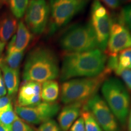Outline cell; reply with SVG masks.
<instances>
[{
  "mask_svg": "<svg viewBox=\"0 0 131 131\" xmlns=\"http://www.w3.org/2000/svg\"><path fill=\"white\" fill-rule=\"evenodd\" d=\"M107 55L99 49L80 53H68L63 57L60 72V80L95 77L103 72Z\"/></svg>",
  "mask_w": 131,
  "mask_h": 131,
  "instance_id": "6da1fadb",
  "label": "cell"
},
{
  "mask_svg": "<svg viewBox=\"0 0 131 131\" xmlns=\"http://www.w3.org/2000/svg\"><path fill=\"white\" fill-rule=\"evenodd\" d=\"M58 57L52 49L45 46L34 49L27 55L23 78L24 81L42 83L54 80L60 75Z\"/></svg>",
  "mask_w": 131,
  "mask_h": 131,
  "instance_id": "7a4b0ae2",
  "label": "cell"
},
{
  "mask_svg": "<svg viewBox=\"0 0 131 131\" xmlns=\"http://www.w3.org/2000/svg\"><path fill=\"white\" fill-rule=\"evenodd\" d=\"M59 45L67 53L91 51L98 47L95 34L90 22L70 26L62 34Z\"/></svg>",
  "mask_w": 131,
  "mask_h": 131,
  "instance_id": "3957f363",
  "label": "cell"
},
{
  "mask_svg": "<svg viewBox=\"0 0 131 131\" xmlns=\"http://www.w3.org/2000/svg\"><path fill=\"white\" fill-rule=\"evenodd\" d=\"M101 93L104 101L123 126L126 123L130 107L128 90L119 79L106 78L101 84Z\"/></svg>",
  "mask_w": 131,
  "mask_h": 131,
  "instance_id": "277c9868",
  "label": "cell"
},
{
  "mask_svg": "<svg viewBox=\"0 0 131 131\" xmlns=\"http://www.w3.org/2000/svg\"><path fill=\"white\" fill-rule=\"evenodd\" d=\"M109 75L105 71L95 77L73 78L64 81L61 86V100L65 104L85 103L95 94Z\"/></svg>",
  "mask_w": 131,
  "mask_h": 131,
  "instance_id": "5b68a950",
  "label": "cell"
},
{
  "mask_svg": "<svg viewBox=\"0 0 131 131\" xmlns=\"http://www.w3.org/2000/svg\"><path fill=\"white\" fill-rule=\"evenodd\" d=\"M91 0H50L48 34L50 35L64 27L83 11Z\"/></svg>",
  "mask_w": 131,
  "mask_h": 131,
  "instance_id": "8992f818",
  "label": "cell"
},
{
  "mask_svg": "<svg viewBox=\"0 0 131 131\" xmlns=\"http://www.w3.org/2000/svg\"><path fill=\"white\" fill-rule=\"evenodd\" d=\"M97 40L98 47L104 52L107 49L110 35L112 18L100 0H94L91 6V21Z\"/></svg>",
  "mask_w": 131,
  "mask_h": 131,
  "instance_id": "52a82bcc",
  "label": "cell"
},
{
  "mask_svg": "<svg viewBox=\"0 0 131 131\" xmlns=\"http://www.w3.org/2000/svg\"><path fill=\"white\" fill-rule=\"evenodd\" d=\"M83 108L93 115L103 131H120L119 122L99 94H95L89 98L84 103Z\"/></svg>",
  "mask_w": 131,
  "mask_h": 131,
  "instance_id": "ba28073f",
  "label": "cell"
},
{
  "mask_svg": "<svg viewBox=\"0 0 131 131\" xmlns=\"http://www.w3.org/2000/svg\"><path fill=\"white\" fill-rule=\"evenodd\" d=\"M60 109V104L55 102H41L29 107L15 106V111L19 118L32 124H41L50 120L58 114Z\"/></svg>",
  "mask_w": 131,
  "mask_h": 131,
  "instance_id": "9c48e42d",
  "label": "cell"
},
{
  "mask_svg": "<svg viewBox=\"0 0 131 131\" xmlns=\"http://www.w3.org/2000/svg\"><path fill=\"white\" fill-rule=\"evenodd\" d=\"M49 16L50 7L46 0H30L26 11V25L32 34L41 35L46 29Z\"/></svg>",
  "mask_w": 131,
  "mask_h": 131,
  "instance_id": "30bf717a",
  "label": "cell"
},
{
  "mask_svg": "<svg viewBox=\"0 0 131 131\" xmlns=\"http://www.w3.org/2000/svg\"><path fill=\"white\" fill-rule=\"evenodd\" d=\"M131 47V32L122 20L120 16L112 18L110 35L107 42L108 55L118 54Z\"/></svg>",
  "mask_w": 131,
  "mask_h": 131,
  "instance_id": "8fae6325",
  "label": "cell"
},
{
  "mask_svg": "<svg viewBox=\"0 0 131 131\" xmlns=\"http://www.w3.org/2000/svg\"><path fill=\"white\" fill-rule=\"evenodd\" d=\"M41 83L26 81L19 88L16 106L22 107L34 106L41 102Z\"/></svg>",
  "mask_w": 131,
  "mask_h": 131,
  "instance_id": "7c38bea8",
  "label": "cell"
},
{
  "mask_svg": "<svg viewBox=\"0 0 131 131\" xmlns=\"http://www.w3.org/2000/svg\"><path fill=\"white\" fill-rule=\"evenodd\" d=\"M32 34L23 21L18 23L15 34L12 37L7 48V54L16 52H24L32 39Z\"/></svg>",
  "mask_w": 131,
  "mask_h": 131,
  "instance_id": "4fadbf2b",
  "label": "cell"
},
{
  "mask_svg": "<svg viewBox=\"0 0 131 131\" xmlns=\"http://www.w3.org/2000/svg\"><path fill=\"white\" fill-rule=\"evenodd\" d=\"M84 103H74L66 104L60 111L58 123L63 131H68L81 115Z\"/></svg>",
  "mask_w": 131,
  "mask_h": 131,
  "instance_id": "5bb4252c",
  "label": "cell"
},
{
  "mask_svg": "<svg viewBox=\"0 0 131 131\" xmlns=\"http://www.w3.org/2000/svg\"><path fill=\"white\" fill-rule=\"evenodd\" d=\"M0 69L3 73V78L7 89L8 96H14L19 89V69H13L8 67L3 62L2 58H0Z\"/></svg>",
  "mask_w": 131,
  "mask_h": 131,
  "instance_id": "9a60e30c",
  "label": "cell"
},
{
  "mask_svg": "<svg viewBox=\"0 0 131 131\" xmlns=\"http://www.w3.org/2000/svg\"><path fill=\"white\" fill-rule=\"evenodd\" d=\"M17 20L14 16L7 15L0 19V40L6 44L14 35L17 29Z\"/></svg>",
  "mask_w": 131,
  "mask_h": 131,
  "instance_id": "2e32d148",
  "label": "cell"
},
{
  "mask_svg": "<svg viewBox=\"0 0 131 131\" xmlns=\"http://www.w3.org/2000/svg\"><path fill=\"white\" fill-rule=\"evenodd\" d=\"M60 94V87L58 82L50 80L42 83L41 96L43 102L53 103L58 99Z\"/></svg>",
  "mask_w": 131,
  "mask_h": 131,
  "instance_id": "e0dca14e",
  "label": "cell"
},
{
  "mask_svg": "<svg viewBox=\"0 0 131 131\" xmlns=\"http://www.w3.org/2000/svg\"><path fill=\"white\" fill-rule=\"evenodd\" d=\"M126 69H131V47L119 52L118 67L115 73L119 76L122 71Z\"/></svg>",
  "mask_w": 131,
  "mask_h": 131,
  "instance_id": "ac0fdd59",
  "label": "cell"
},
{
  "mask_svg": "<svg viewBox=\"0 0 131 131\" xmlns=\"http://www.w3.org/2000/svg\"><path fill=\"white\" fill-rule=\"evenodd\" d=\"M19 118L15 111H14L12 104L0 109V123L10 127L13 123Z\"/></svg>",
  "mask_w": 131,
  "mask_h": 131,
  "instance_id": "d6986e66",
  "label": "cell"
},
{
  "mask_svg": "<svg viewBox=\"0 0 131 131\" xmlns=\"http://www.w3.org/2000/svg\"><path fill=\"white\" fill-rule=\"evenodd\" d=\"M29 0H10V8L16 18H21L26 13Z\"/></svg>",
  "mask_w": 131,
  "mask_h": 131,
  "instance_id": "ffe728a7",
  "label": "cell"
},
{
  "mask_svg": "<svg viewBox=\"0 0 131 131\" xmlns=\"http://www.w3.org/2000/svg\"><path fill=\"white\" fill-rule=\"evenodd\" d=\"M80 115L84 120L86 131H103L93 115L89 111L83 108Z\"/></svg>",
  "mask_w": 131,
  "mask_h": 131,
  "instance_id": "44dd1931",
  "label": "cell"
},
{
  "mask_svg": "<svg viewBox=\"0 0 131 131\" xmlns=\"http://www.w3.org/2000/svg\"><path fill=\"white\" fill-rule=\"evenodd\" d=\"M24 57V52H16L7 54L3 61L9 68L19 69V67Z\"/></svg>",
  "mask_w": 131,
  "mask_h": 131,
  "instance_id": "7402d4cb",
  "label": "cell"
},
{
  "mask_svg": "<svg viewBox=\"0 0 131 131\" xmlns=\"http://www.w3.org/2000/svg\"><path fill=\"white\" fill-rule=\"evenodd\" d=\"M36 131H63L58 123L53 119L41 124Z\"/></svg>",
  "mask_w": 131,
  "mask_h": 131,
  "instance_id": "603a6c76",
  "label": "cell"
},
{
  "mask_svg": "<svg viewBox=\"0 0 131 131\" xmlns=\"http://www.w3.org/2000/svg\"><path fill=\"white\" fill-rule=\"evenodd\" d=\"M11 131H36L32 126L18 118L13 123L10 127Z\"/></svg>",
  "mask_w": 131,
  "mask_h": 131,
  "instance_id": "cb8c5ba5",
  "label": "cell"
},
{
  "mask_svg": "<svg viewBox=\"0 0 131 131\" xmlns=\"http://www.w3.org/2000/svg\"><path fill=\"white\" fill-rule=\"evenodd\" d=\"M120 17L124 25L131 30V4L127 5L122 9Z\"/></svg>",
  "mask_w": 131,
  "mask_h": 131,
  "instance_id": "d4e9b609",
  "label": "cell"
},
{
  "mask_svg": "<svg viewBox=\"0 0 131 131\" xmlns=\"http://www.w3.org/2000/svg\"><path fill=\"white\" fill-rule=\"evenodd\" d=\"M119 76L121 77L124 83V86L129 91H131V69L122 71Z\"/></svg>",
  "mask_w": 131,
  "mask_h": 131,
  "instance_id": "484cf974",
  "label": "cell"
},
{
  "mask_svg": "<svg viewBox=\"0 0 131 131\" xmlns=\"http://www.w3.org/2000/svg\"><path fill=\"white\" fill-rule=\"evenodd\" d=\"M69 131H86L84 120L81 116L75 120L69 129Z\"/></svg>",
  "mask_w": 131,
  "mask_h": 131,
  "instance_id": "4316f807",
  "label": "cell"
},
{
  "mask_svg": "<svg viewBox=\"0 0 131 131\" xmlns=\"http://www.w3.org/2000/svg\"><path fill=\"white\" fill-rule=\"evenodd\" d=\"M107 7L111 9H117L120 6L118 0H101Z\"/></svg>",
  "mask_w": 131,
  "mask_h": 131,
  "instance_id": "83f0119b",
  "label": "cell"
},
{
  "mask_svg": "<svg viewBox=\"0 0 131 131\" xmlns=\"http://www.w3.org/2000/svg\"><path fill=\"white\" fill-rule=\"evenodd\" d=\"M11 103H12V101L9 96L5 95L2 97H0V109H3Z\"/></svg>",
  "mask_w": 131,
  "mask_h": 131,
  "instance_id": "f1b7e54d",
  "label": "cell"
},
{
  "mask_svg": "<svg viewBox=\"0 0 131 131\" xmlns=\"http://www.w3.org/2000/svg\"><path fill=\"white\" fill-rule=\"evenodd\" d=\"M7 92V89H6V86H5L3 75L1 74V71L0 70V97L6 95Z\"/></svg>",
  "mask_w": 131,
  "mask_h": 131,
  "instance_id": "f546056e",
  "label": "cell"
},
{
  "mask_svg": "<svg viewBox=\"0 0 131 131\" xmlns=\"http://www.w3.org/2000/svg\"><path fill=\"white\" fill-rule=\"evenodd\" d=\"M127 128H128V131H131V104L128 117H127Z\"/></svg>",
  "mask_w": 131,
  "mask_h": 131,
  "instance_id": "4dcf8cb0",
  "label": "cell"
},
{
  "mask_svg": "<svg viewBox=\"0 0 131 131\" xmlns=\"http://www.w3.org/2000/svg\"><path fill=\"white\" fill-rule=\"evenodd\" d=\"M0 131H11L10 127L4 126V124L0 123Z\"/></svg>",
  "mask_w": 131,
  "mask_h": 131,
  "instance_id": "1f68e13d",
  "label": "cell"
},
{
  "mask_svg": "<svg viewBox=\"0 0 131 131\" xmlns=\"http://www.w3.org/2000/svg\"><path fill=\"white\" fill-rule=\"evenodd\" d=\"M5 45H6V44H4V42H3L1 41V40H0V58H1V55H2L3 53V52L4 51Z\"/></svg>",
  "mask_w": 131,
  "mask_h": 131,
  "instance_id": "d6a6232c",
  "label": "cell"
},
{
  "mask_svg": "<svg viewBox=\"0 0 131 131\" xmlns=\"http://www.w3.org/2000/svg\"><path fill=\"white\" fill-rule=\"evenodd\" d=\"M10 0H0V7L4 5L7 4L9 2Z\"/></svg>",
  "mask_w": 131,
  "mask_h": 131,
  "instance_id": "836d02e7",
  "label": "cell"
},
{
  "mask_svg": "<svg viewBox=\"0 0 131 131\" xmlns=\"http://www.w3.org/2000/svg\"><path fill=\"white\" fill-rule=\"evenodd\" d=\"M119 3H123V4H127V3H130L131 0H118Z\"/></svg>",
  "mask_w": 131,
  "mask_h": 131,
  "instance_id": "e575fe53",
  "label": "cell"
}]
</instances>
